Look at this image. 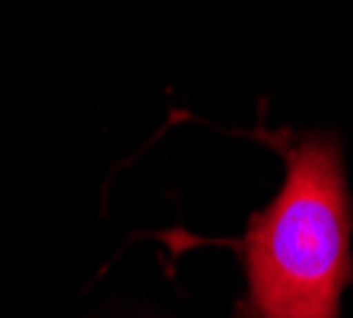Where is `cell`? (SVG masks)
<instances>
[{"mask_svg": "<svg viewBox=\"0 0 353 318\" xmlns=\"http://www.w3.org/2000/svg\"><path fill=\"white\" fill-rule=\"evenodd\" d=\"M287 175L239 242L245 296L239 318H337L353 284V207L341 143L328 134L268 137Z\"/></svg>", "mask_w": 353, "mask_h": 318, "instance_id": "1", "label": "cell"}]
</instances>
